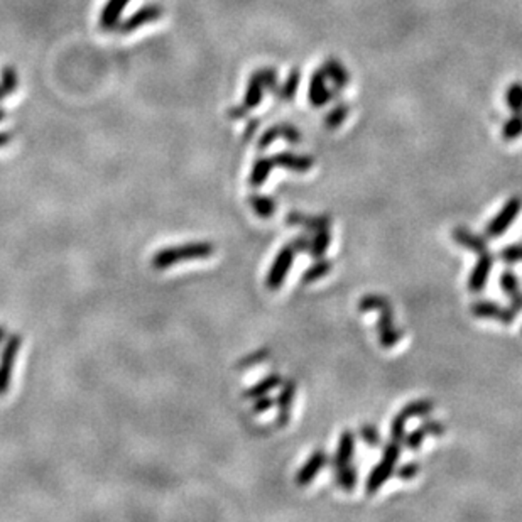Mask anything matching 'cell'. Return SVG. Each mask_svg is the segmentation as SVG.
<instances>
[{"mask_svg":"<svg viewBox=\"0 0 522 522\" xmlns=\"http://www.w3.org/2000/svg\"><path fill=\"white\" fill-rule=\"evenodd\" d=\"M330 242H331V233H330V230H328V228H323V230H320V232H316L315 238H311V242H309L308 254L311 255L313 259H321V257H325V252L328 250Z\"/></svg>","mask_w":522,"mask_h":522,"instance_id":"d6986e66","label":"cell"},{"mask_svg":"<svg viewBox=\"0 0 522 522\" xmlns=\"http://www.w3.org/2000/svg\"><path fill=\"white\" fill-rule=\"evenodd\" d=\"M4 118H6V110H4V109H0V122H2V121H4Z\"/></svg>","mask_w":522,"mask_h":522,"instance_id":"f35d334b","label":"cell"},{"mask_svg":"<svg viewBox=\"0 0 522 522\" xmlns=\"http://www.w3.org/2000/svg\"><path fill=\"white\" fill-rule=\"evenodd\" d=\"M271 170H272V162L269 161V159H259V161L255 162L254 171H252V174H250V187L252 188L262 187L264 181L269 178V174H271Z\"/></svg>","mask_w":522,"mask_h":522,"instance_id":"7402d4cb","label":"cell"},{"mask_svg":"<svg viewBox=\"0 0 522 522\" xmlns=\"http://www.w3.org/2000/svg\"><path fill=\"white\" fill-rule=\"evenodd\" d=\"M267 357H269V350H265V348H262V350H257L255 353H250L249 357L242 358V362H240V364H238V367H240V369H249V367H254V365L262 364V362Z\"/></svg>","mask_w":522,"mask_h":522,"instance_id":"1f68e13d","label":"cell"},{"mask_svg":"<svg viewBox=\"0 0 522 522\" xmlns=\"http://www.w3.org/2000/svg\"><path fill=\"white\" fill-rule=\"evenodd\" d=\"M453 240L479 255L484 254V252H489V243H487L485 238L477 235V233H473L472 230L465 227H457L453 230Z\"/></svg>","mask_w":522,"mask_h":522,"instance_id":"4fadbf2b","label":"cell"},{"mask_svg":"<svg viewBox=\"0 0 522 522\" xmlns=\"http://www.w3.org/2000/svg\"><path fill=\"white\" fill-rule=\"evenodd\" d=\"M426 436H428L426 431H424V429L421 426H419V428L413 429V431H411L409 435H406L404 440H402V441H404L406 448H409V450L414 451V450L421 448L424 438H426Z\"/></svg>","mask_w":522,"mask_h":522,"instance_id":"4316f807","label":"cell"},{"mask_svg":"<svg viewBox=\"0 0 522 522\" xmlns=\"http://www.w3.org/2000/svg\"><path fill=\"white\" fill-rule=\"evenodd\" d=\"M433 409H435V402L431 399H419L406 404L399 414L406 419V421H409V419L413 418H424V416L433 413Z\"/></svg>","mask_w":522,"mask_h":522,"instance_id":"e0dca14e","label":"cell"},{"mask_svg":"<svg viewBox=\"0 0 522 522\" xmlns=\"http://www.w3.org/2000/svg\"><path fill=\"white\" fill-rule=\"evenodd\" d=\"M331 223L330 216L326 215H313V216H306L304 215L303 218V223H301V227H304L308 230V232H320V230L323 228H328Z\"/></svg>","mask_w":522,"mask_h":522,"instance_id":"cb8c5ba5","label":"cell"},{"mask_svg":"<svg viewBox=\"0 0 522 522\" xmlns=\"http://www.w3.org/2000/svg\"><path fill=\"white\" fill-rule=\"evenodd\" d=\"M401 457V443L399 441H389V443L384 446V453L380 462L375 465L372 470H370L369 477H367L365 482V490L367 494L372 495L375 492H379L382 489L384 484L391 479V475L396 472V465H397V460Z\"/></svg>","mask_w":522,"mask_h":522,"instance_id":"7a4b0ae2","label":"cell"},{"mask_svg":"<svg viewBox=\"0 0 522 522\" xmlns=\"http://www.w3.org/2000/svg\"><path fill=\"white\" fill-rule=\"evenodd\" d=\"M472 313L477 318H492L495 321H501L504 325H512L516 321L517 311L511 306H502L490 299H480L472 304Z\"/></svg>","mask_w":522,"mask_h":522,"instance_id":"5b68a950","label":"cell"},{"mask_svg":"<svg viewBox=\"0 0 522 522\" xmlns=\"http://www.w3.org/2000/svg\"><path fill=\"white\" fill-rule=\"evenodd\" d=\"M309 242H311V238H308V235H299L291 242V245L294 247L296 252H304V254H308Z\"/></svg>","mask_w":522,"mask_h":522,"instance_id":"e575fe53","label":"cell"},{"mask_svg":"<svg viewBox=\"0 0 522 522\" xmlns=\"http://www.w3.org/2000/svg\"><path fill=\"white\" fill-rule=\"evenodd\" d=\"M277 165L284 166V167H289V170L293 171H298V172H304L308 171L309 167H311V159H304V157H296V156H291V154H281V156H277Z\"/></svg>","mask_w":522,"mask_h":522,"instance_id":"603a6c76","label":"cell"},{"mask_svg":"<svg viewBox=\"0 0 522 522\" xmlns=\"http://www.w3.org/2000/svg\"><path fill=\"white\" fill-rule=\"evenodd\" d=\"M357 470L355 468L350 465L343 467V468H338V470H335V482L336 485L340 487V489H343L345 492H352L353 489H355L357 485Z\"/></svg>","mask_w":522,"mask_h":522,"instance_id":"ffe728a7","label":"cell"},{"mask_svg":"<svg viewBox=\"0 0 522 522\" xmlns=\"http://www.w3.org/2000/svg\"><path fill=\"white\" fill-rule=\"evenodd\" d=\"M129 2L130 0H109L107 6H105L104 11H101L100 28L105 30L117 29L118 19H121L123 9H126V6Z\"/></svg>","mask_w":522,"mask_h":522,"instance_id":"5bb4252c","label":"cell"},{"mask_svg":"<svg viewBox=\"0 0 522 522\" xmlns=\"http://www.w3.org/2000/svg\"><path fill=\"white\" fill-rule=\"evenodd\" d=\"M296 397V382L294 380L287 379L282 380L279 396L276 397V406H277V424L279 426H286L291 419V409H293V402Z\"/></svg>","mask_w":522,"mask_h":522,"instance_id":"30bf717a","label":"cell"},{"mask_svg":"<svg viewBox=\"0 0 522 522\" xmlns=\"http://www.w3.org/2000/svg\"><path fill=\"white\" fill-rule=\"evenodd\" d=\"M215 247L208 242H191L184 243V245H176V247H167L156 252V255L152 257V267L162 269L171 267V265L183 262V260H194V259H206L210 255H213Z\"/></svg>","mask_w":522,"mask_h":522,"instance_id":"6da1fadb","label":"cell"},{"mask_svg":"<svg viewBox=\"0 0 522 522\" xmlns=\"http://www.w3.org/2000/svg\"><path fill=\"white\" fill-rule=\"evenodd\" d=\"M494 267V255L490 252H484V254L479 255L477 259L475 267L470 272V277H468V289L472 293H482L485 289L487 282H489L490 272H492Z\"/></svg>","mask_w":522,"mask_h":522,"instance_id":"ba28073f","label":"cell"},{"mask_svg":"<svg viewBox=\"0 0 522 522\" xmlns=\"http://www.w3.org/2000/svg\"><path fill=\"white\" fill-rule=\"evenodd\" d=\"M296 254H298V252L294 250V247L291 245V243L289 245H284L279 252H277L276 259H274L271 269H269L267 272V277H265V286H267L269 289L276 291L284 284L287 274L291 271V265L294 262Z\"/></svg>","mask_w":522,"mask_h":522,"instance_id":"3957f363","label":"cell"},{"mask_svg":"<svg viewBox=\"0 0 522 522\" xmlns=\"http://www.w3.org/2000/svg\"><path fill=\"white\" fill-rule=\"evenodd\" d=\"M501 259L506 264H514L522 260V243H514V245L504 247L501 252Z\"/></svg>","mask_w":522,"mask_h":522,"instance_id":"f1b7e54d","label":"cell"},{"mask_svg":"<svg viewBox=\"0 0 522 522\" xmlns=\"http://www.w3.org/2000/svg\"><path fill=\"white\" fill-rule=\"evenodd\" d=\"M161 17H162V7L156 6V4H149V6L140 7L139 11L134 12L129 19H126L123 22H118L117 29H118V33L129 34L132 33V30H137L145 24H150V22L161 19Z\"/></svg>","mask_w":522,"mask_h":522,"instance_id":"52a82bcc","label":"cell"},{"mask_svg":"<svg viewBox=\"0 0 522 522\" xmlns=\"http://www.w3.org/2000/svg\"><path fill=\"white\" fill-rule=\"evenodd\" d=\"M303 218H304V215L301 213V211H291V213L286 216V223L289 225V227H301Z\"/></svg>","mask_w":522,"mask_h":522,"instance_id":"d590c367","label":"cell"},{"mask_svg":"<svg viewBox=\"0 0 522 522\" xmlns=\"http://www.w3.org/2000/svg\"><path fill=\"white\" fill-rule=\"evenodd\" d=\"M274 406H276V399H272V397H269L267 394H265V396H260L257 397V399H254L252 411H254L255 414H260V413H265V411L272 409Z\"/></svg>","mask_w":522,"mask_h":522,"instance_id":"d6a6232c","label":"cell"},{"mask_svg":"<svg viewBox=\"0 0 522 522\" xmlns=\"http://www.w3.org/2000/svg\"><path fill=\"white\" fill-rule=\"evenodd\" d=\"M521 208H522L521 198L517 196L511 198V200L502 206V210L490 220L489 225H487L485 235L489 238H497L504 235V233L511 228V225L516 222L517 216H519Z\"/></svg>","mask_w":522,"mask_h":522,"instance_id":"277c9868","label":"cell"},{"mask_svg":"<svg viewBox=\"0 0 522 522\" xmlns=\"http://www.w3.org/2000/svg\"><path fill=\"white\" fill-rule=\"evenodd\" d=\"M2 338H4V328H0V342H2Z\"/></svg>","mask_w":522,"mask_h":522,"instance_id":"ab89813d","label":"cell"},{"mask_svg":"<svg viewBox=\"0 0 522 522\" xmlns=\"http://www.w3.org/2000/svg\"><path fill=\"white\" fill-rule=\"evenodd\" d=\"M391 308V303L380 294H367L365 298L360 299L358 303V309L362 313H369V311H382V309Z\"/></svg>","mask_w":522,"mask_h":522,"instance_id":"44dd1931","label":"cell"},{"mask_svg":"<svg viewBox=\"0 0 522 522\" xmlns=\"http://www.w3.org/2000/svg\"><path fill=\"white\" fill-rule=\"evenodd\" d=\"M249 203L254 210V213L260 216V218H272L276 213V201L271 196L265 194H252L249 198Z\"/></svg>","mask_w":522,"mask_h":522,"instance_id":"2e32d148","label":"cell"},{"mask_svg":"<svg viewBox=\"0 0 522 522\" xmlns=\"http://www.w3.org/2000/svg\"><path fill=\"white\" fill-rule=\"evenodd\" d=\"M501 287L504 294L511 299V308H514L517 313L522 311V289L519 277L514 271L507 269L501 274Z\"/></svg>","mask_w":522,"mask_h":522,"instance_id":"7c38bea8","label":"cell"},{"mask_svg":"<svg viewBox=\"0 0 522 522\" xmlns=\"http://www.w3.org/2000/svg\"><path fill=\"white\" fill-rule=\"evenodd\" d=\"M421 428L424 429V431H426V435H429V436H443L445 431H446L445 424L436 421V419H429V421H424L421 424Z\"/></svg>","mask_w":522,"mask_h":522,"instance_id":"836d02e7","label":"cell"},{"mask_svg":"<svg viewBox=\"0 0 522 522\" xmlns=\"http://www.w3.org/2000/svg\"><path fill=\"white\" fill-rule=\"evenodd\" d=\"M396 473L397 477H399L401 480H413L416 475L419 473V463L418 462H408L404 463V465L396 468Z\"/></svg>","mask_w":522,"mask_h":522,"instance_id":"4dcf8cb0","label":"cell"},{"mask_svg":"<svg viewBox=\"0 0 522 522\" xmlns=\"http://www.w3.org/2000/svg\"><path fill=\"white\" fill-rule=\"evenodd\" d=\"M406 424H408V421H406L404 418H402L401 414H397L396 418L392 419V424H391V438L394 441H401L404 440L406 436Z\"/></svg>","mask_w":522,"mask_h":522,"instance_id":"f546056e","label":"cell"},{"mask_svg":"<svg viewBox=\"0 0 522 522\" xmlns=\"http://www.w3.org/2000/svg\"><path fill=\"white\" fill-rule=\"evenodd\" d=\"M401 338H402V331L397 330L396 326H392L391 330H386V331H382V333H379V342L384 348L396 347V345L399 343Z\"/></svg>","mask_w":522,"mask_h":522,"instance_id":"83f0119b","label":"cell"},{"mask_svg":"<svg viewBox=\"0 0 522 522\" xmlns=\"http://www.w3.org/2000/svg\"><path fill=\"white\" fill-rule=\"evenodd\" d=\"M326 463H328V455H326V451L316 450L315 453L304 462V465L299 468L298 475H296V484L299 487H308L316 479V475L323 470V467H325Z\"/></svg>","mask_w":522,"mask_h":522,"instance_id":"9c48e42d","label":"cell"},{"mask_svg":"<svg viewBox=\"0 0 522 522\" xmlns=\"http://www.w3.org/2000/svg\"><path fill=\"white\" fill-rule=\"evenodd\" d=\"M0 87L4 88L6 94H14V90L17 88V73L14 68L7 66V68L2 70V78H0Z\"/></svg>","mask_w":522,"mask_h":522,"instance_id":"484cf974","label":"cell"},{"mask_svg":"<svg viewBox=\"0 0 522 522\" xmlns=\"http://www.w3.org/2000/svg\"><path fill=\"white\" fill-rule=\"evenodd\" d=\"M353 455H355V435L347 429V431H343L342 436H340L338 448H336L333 462H331L333 470H338V468L350 465L353 460Z\"/></svg>","mask_w":522,"mask_h":522,"instance_id":"8fae6325","label":"cell"},{"mask_svg":"<svg viewBox=\"0 0 522 522\" xmlns=\"http://www.w3.org/2000/svg\"><path fill=\"white\" fill-rule=\"evenodd\" d=\"M360 436L362 440L365 441L367 445L370 446V448H377V446L382 445V436H380L379 429L374 426V424H364V426L360 428Z\"/></svg>","mask_w":522,"mask_h":522,"instance_id":"d4e9b609","label":"cell"},{"mask_svg":"<svg viewBox=\"0 0 522 522\" xmlns=\"http://www.w3.org/2000/svg\"><path fill=\"white\" fill-rule=\"evenodd\" d=\"M12 140V134L11 132H0V148L7 145Z\"/></svg>","mask_w":522,"mask_h":522,"instance_id":"8d00e7d4","label":"cell"},{"mask_svg":"<svg viewBox=\"0 0 522 522\" xmlns=\"http://www.w3.org/2000/svg\"><path fill=\"white\" fill-rule=\"evenodd\" d=\"M282 380L284 379H282L279 374L265 375V377L260 379L257 384H254V386H250L249 389H247V391L243 392V397H247V399H250V401L257 399V397L265 396V394H269L276 387H279L282 384Z\"/></svg>","mask_w":522,"mask_h":522,"instance_id":"9a60e30c","label":"cell"},{"mask_svg":"<svg viewBox=\"0 0 522 522\" xmlns=\"http://www.w3.org/2000/svg\"><path fill=\"white\" fill-rule=\"evenodd\" d=\"M330 271H331V262L328 259H325V257L316 259V262L313 265H309L306 271L303 272V276H301V282H303V284H313V282L323 279L326 274H330Z\"/></svg>","mask_w":522,"mask_h":522,"instance_id":"ac0fdd59","label":"cell"},{"mask_svg":"<svg viewBox=\"0 0 522 522\" xmlns=\"http://www.w3.org/2000/svg\"><path fill=\"white\" fill-rule=\"evenodd\" d=\"M6 96H7V94H6V91H4V88L0 87V101H2L4 99H6Z\"/></svg>","mask_w":522,"mask_h":522,"instance_id":"74e56055","label":"cell"},{"mask_svg":"<svg viewBox=\"0 0 522 522\" xmlns=\"http://www.w3.org/2000/svg\"><path fill=\"white\" fill-rule=\"evenodd\" d=\"M21 347V338L17 335L11 336L6 347H4L2 357H0V396L7 392L9 384L12 379V369H14L17 352Z\"/></svg>","mask_w":522,"mask_h":522,"instance_id":"8992f818","label":"cell"}]
</instances>
